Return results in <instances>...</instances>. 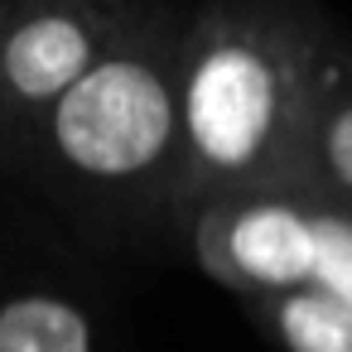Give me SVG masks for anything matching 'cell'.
Here are the masks:
<instances>
[{
	"label": "cell",
	"mask_w": 352,
	"mask_h": 352,
	"mask_svg": "<svg viewBox=\"0 0 352 352\" xmlns=\"http://www.w3.org/2000/svg\"><path fill=\"white\" fill-rule=\"evenodd\" d=\"M0 352H97V323L73 294L15 289L0 299Z\"/></svg>",
	"instance_id": "6"
},
{
	"label": "cell",
	"mask_w": 352,
	"mask_h": 352,
	"mask_svg": "<svg viewBox=\"0 0 352 352\" xmlns=\"http://www.w3.org/2000/svg\"><path fill=\"white\" fill-rule=\"evenodd\" d=\"M179 54L184 25L164 6H140L116 49L54 107L30 169L78 198L174 208L179 188Z\"/></svg>",
	"instance_id": "2"
},
{
	"label": "cell",
	"mask_w": 352,
	"mask_h": 352,
	"mask_svg": "<svg viewBox=\"0 0 352 352\" xmlns=\"http://www.w3.org/2000/svg\"><path fill=\"white\" fill-rule=\"evenodd\" d=\"M304 188L352 208V44L338 49L314 131H309V160H304Z\"/></svg>",
	"instance_id": "5"
},
{
	"label": "cell",
	"mask_w": 352,
	"mask_h": 352,
	"mask_svg": "<svg viewBox=\"0 0 352 352\" xmlns=\"http://www.w3.org/2000/svg\"><path fill=\"white\" fill-rule=\"evenodd\" d=\"M145 0H0V169H30L54 107L116 49Z\"/></svg>",
	"instance_id": "3"
},
{
	"label": "cell",
	"mask_w": 352,
	"mask_h": 352,
	"mask_svg": "<svg viewBox=\"0 0 352 352\" xmlns=\"http://www.w3.org/2000/svg\"><path fill=\"white\" fill-rule=\"evenodd\" d=\"M198 265L241 304L314 289L323 203L309 188H256L222 198L188 227Z\"/></svg>",
	"instance_id": "4"
},
{
	"label": "cell",
	"mask_w": 352,
	"mask_h": 352,
	"mask_svg": "<svg viewBox=\"0 0 352 352\" xmlns=\"http://www.w3.org/2000/svg\"><path fill=\"white\" fill-rule=\"evenodd\" d=\"M280 352H352V309L323 289H294L246 304Z\"/></svg>",
	"instance_id": "7"
},
{
	"label": "cell",
	"mask_w": 352,
	"mask_h": 352,
	"mask_svg": "<svg viewBox=\"0 0 352 352\" xmlns=\"http://www.w3.org/2000/svg\"><path fill=\"white\" fill-rule=\"evenodd\" d=\"M342 30L314 0H203L179 54V188L169 217L193 227L203 208L304 188L309 131L342 49Z\"/></svg>",
	"instance_id": "1"
}]
</instances>
